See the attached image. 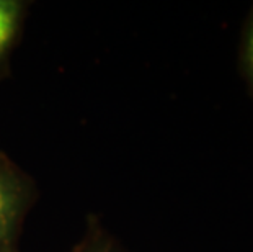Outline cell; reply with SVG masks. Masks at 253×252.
I'll return each instance as SVG.
<instances>
[{
  "label": "cell",
  "instance_id": "cell-1",
  "mask_svg": "<svg viewBox=\"0 0 253 252\" xmlns=\"http://www.w3.org/2000/svg\"><path fill=\"white\" fill-rule=\"evenodd\" d=\"M31 200L28 182L0 155V252H17L18 233Z\"/></svg>",
  "mask_w": 253,
  "mask_h": 252
},
{
  "label": "cell",
  "instance_id": "cell-2",
  "mask_svg": "<svg viewBox=\"0 0 253 252\" xmlns=\"http://www.w3.org/2000/svg\"><path fill=\"white\" fill-rule=\"evenodd\" d=\"M25 12L26 3L21 0H0V69L12 51Z\"/></svg>",
  "mask_w": 253,
  "mask_h": 252
},
{
  "label": "cell",
  "instance_id": "cell-3",
  "mask_svg": "<svg viewBox=\"0 0 253 252\" xmlns=\"http://www.w3.org/2000/svg\"><path fill=\"white\" fill-rule=\"evenodd\" d=\"M239 66L247 90L253 100V3L247 13L239 43Z\"/></svg>",
  "mask_w": 253,
  "mask_h": 252
},
{
  "label": "cell",
  "instance_id": "cell-4",
  "mask_svg": "<svg viewBox=\"0 0 253 252\" xmlns=\"http://www.w3.org/2000/svg\"><path fill=\"white\" fill-rule=\"evenodd\" d=\"M75 252H123L116 248L110 241H105L103 238H91L85 241L77 248Z\"/></svg>",
  "mask_w": 253,
  "mask_h": 252
}]
</instances>
